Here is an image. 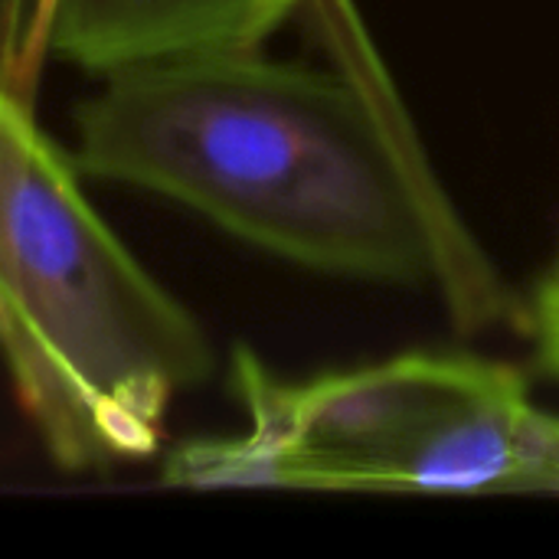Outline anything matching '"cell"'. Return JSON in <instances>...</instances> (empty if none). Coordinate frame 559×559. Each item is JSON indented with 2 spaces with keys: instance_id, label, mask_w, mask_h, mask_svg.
I'll use <instances>...</instances> for the list:
<instances>
[{
  "instance_id": "obj_1",
  "label": "cell",
  "mask_w": 559,
  "mask_h": 559,
  "mask_svg": "<svg viewBox=\"0 0 559 559\" xmlns=\"http://www.w3.org/2000/svg\"><path fill=\"white\" fill-rule=\"evenodd\" d=\"M79 164L328 275L409 285L465 252L354 79L255 49L111 72L79 108Z\"/></svg>"
},
{
  "instance_id": "obj_4",
  "label": "cell",
  "mask_w": 559,
  "mask_h": 559,
  "mask_svg": "<svg viewBox=\"0 0 559 559\" xmlns=\"http://www.w3.org/2000/svg\"><path fill=\"white\" fill-rule=\"evenodd\" d=\"M301 0H26L0 43V82L26 92L39 62L121 72L160 59L259 49Z\"/></svg>"
},
{
  "instance_id": "obj_5",
  "label": "cell",
  "mask_w": 559,
  "mask_h": 559,
  "mask_svg": "<svg viewBox=\"0 0 559 559\" xmlns=\"http://www.w3.org/2000/svg\"><path fill=\"white\" fill-rule=\"evenodd\" d=\"M531 344H534V360L537 367L559 380V255L554 265L540 275L534 298H531Z\"/></svg>"
},
{
  "instance_id": "obj_6",
  "label": "cell",
  "mask_w": 559,
  "mask_h": 559,
  "mask_svg": "<svg viewBox=\"0 0 559 559\" xmlns=\"http://www.w3.org/2000/svg\"><path fill=\"white\" fill-rule=\"evenodd\" d=\"M521 488L534 491H559V419L537 413L531 432V452Z\"/></svg>"
},
{
  "instance_id": "obj_2",
  "label": "cell",
  "mask_w": 559,
  "mask_h": 559,
  "mask_svg": "<svg viewBox=\"0 0 559 559\" xmlns=\"http://www.w3.org/2000/svg\"><path fill=\"white\" fill-rule=\"evenodd\" d=\"M0 354L69 472L151 459L170 403L213 367L197 318L124 249L3 82Z\"/></svg>"
},
{
  "instance_id": "obj_3",
  "label": "cell",
  "mask_w": 559,
  "mask_h": 559,
  "mask_svg": "<svg viewBox=\"0 0 559 559\" xmlns=\"http://www.w3.org/2000/svg\"><path fill=\"white\" fill-rule=\"evenodd\" d=\"M249 436L285 488L495 491L521 488L537 409L521 373L465 354H403L321 373L272 377L236 357Z\"/></svg>"
}]
</instances>
